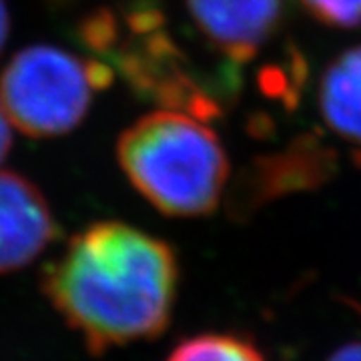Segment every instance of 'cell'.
I'll use <instances>...</instances> for the list:
<instances>
[{"label":"cell","mask_w":361,"mask_h":361,"mask_svg":"<svg viewBox=\"0 0 361 361\" xmlns=\"http://www.w3.org/2000/svg\"><path fill=\"white\" fill-rule=\"evenodd\" d=\"M303 8L325 26L355 28L361 25V0H299Z\"/></svg>","instance_id":"10"},{"label":"cell","mask_w":361,"mask_h":361,"mask_svg":"<svg viewBox=\"0 0 361 361\" xmlns=\"http://www.w3.org/2000/svg\"><path fill=\"white\" fill-rule=\"evenodd\" d=\"M323 361H361V339H351L341 343Z\"/></svg>","instance_id":"11"},{"label":"cell","mask_w":361,"mask_h":361,"mask_svg":"<svg viewBox=\"0 0 361 361\" xmlns=\"http://www.w3.org/2000/svg\"><path fill=\"white\" fill-rule=\"evenodd\" d=\"M165 361H267V355L245 334L201 331L175 343Z\"/></svg>","instance_id":"9"},{"label":"cell","mask_w":361,"mask_h":361,"mask_svg":"<svg viewBox=\"0 0 361 361\" xmlns=\"http://www.w3.org/2000/svg\"><path fill=\"white\" fill-rule=\"evenodd\" d=\"M78 40L89 56L127 80L135 94L161 109L213 118L219 101L195 77L191 65L165 28L151 2L137 0L118 8H99L78 26Z\"/></svg>","instance_id":"3"},{"label":"cell","mask_w":361,"mask_h":361,"mask_svg":"<svg viewBox=\"0 0 361 361\" xmlns=\"http://www.w3.org/2000/svg\"><path fill=\"white\" fill-rule=\"evenodd\" d=\"M337 153L317 135H303L283 151L255 159L239 175L227 197L235 219H249L255 211L285 195L313 191L336 175Z\"/></svg>","instance_id":"5"},{"label":"cell","mask_w":361,"mask_h":361,"mask_svg":"<svg viewBox=\"0 0 361 361\" xmlns=\"http://www.w3.org/2000/svg\"><path fill=\"white\" fill-rule=\"evenodd\" d=\"M185 6L199 35L231 68L253 61L283 18V0H185Z\"/></svg>","instance_id":"6"},{"label":"cell","mask_w":361,"mask_h":361,"mask_svg":"<svg viewBox=\"0 0 361 361\" xmlns=\"http://www.w3.org/2000/svg\"><path fill=\"white\" fill-rule=\"evenodd\" d=\"M59 223L39 187L0 169V275L28 267L54 243Z\"/></svg>","instance_id":"7"},{"label":"cell","mask_w":361,"mask_h":361,"mask_svg":"<svg viewBox=\"0 0 361 361\" xmlns=\"http://www.w3.org/2000/svg\"><path fill=\"white\" fill-rule=\"evenodd\" d=\"M11 35V14H8V6L4 0H0V52L4 49L6 40Z\"/></svg>","instance_id":"13"},{"label":"cell","mask_w":361,"mask_h":361,"mask_svg":"<svg viewBox=\"0 0 361 361\" xmlns=\"http://www.w3.org/2000/svg\"><path fill=\"white\" fill-rule=\"evenodd\" d=\"M319 111L329 130L349 145L361 167V47L341 52L323 71Z\"/></svg>","instance_id":"8"},{"label":"cell","mask_w":361,"mask_h":361,"mask_svg":"<svg viewBox=\"0 0 361 361\" xmlns=\"http://www.w3.org/2000/svg\"><path fill=\"white\" fill-rule=\"evenodd\" d=\"M180 267L165 239L125 221H97L42 271V293L92 355L167 331Z\"/></svg>","instance_id":"1"},{"label":"cell","mask_w":361,"mask_h":361,"mask_svg":"<svg viewBox=\"0 0 361 361\" xmlns=\"http://www.w3.org/2000/svg\"><path fill=\"white\" fill-rule=\"evenodd\" d=\"M115 80L111 66L52 44L18 51L0 73V104L14 129L35 139L75 130L97 92Z\"/></svg>","instance_id":"4"},{"label":"cell","mask_w":361,"mask_h":361,"mask_svg":"<svg viewBox=\"0 0 361 361\" xmlns=\"http://www.w3.org/2000/svg\"><path fill=\"white\" fill-rule=\"evenodd\" d=\"M13 123L8 121V116H6L2 104H0V163L4 161V157L11 153V147H13Z\"/></svg>","instance_id":"12"},{"label":"cell","mask_w":361,"mask_h":361,"mask_svg":"<svg viewBox=\"0 0 361 361\" xmlns=\"http://www.w3.org/2000/svg\"><path fill=\"white\" fill-rule=\"evenodd\" d=\"M116 159L137 193L167 217L211 215L229 180L219 137L203 118L171 109L133 123L118 137Z\"/></svg>","instance_id":"2"}]
</instances>
